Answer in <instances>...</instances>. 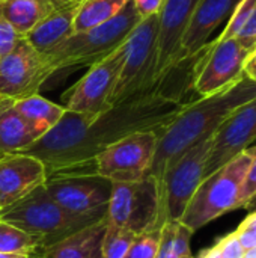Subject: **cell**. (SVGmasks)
I'll list each match as a JSON object with an SVG mask.
<instances>
[{
	"label": "cell",
	"instance_id": "obj_1",
	"mask_svg": "<svg viewBox=\"0 0 256 258\" xmlns=\"http://www.w3.org/2000/svg\"><path fill=\"white\" fill-rule=\"evenodd\" d=\"M195 59L178 62L155 88L113 104L98 116L66 110L57 125L24 153L42 160L48 177L95 172L94 162L107 147L131 133H160L192 101Z\"/></svg>",
	"mask_w": 256,
	"mask_h": 258
},
{
	"label": "cell",
	"instance_id": "obj_2",
	"mask_svg": "<svg viewBox=\"0 0 256 258\" xmlns=\"http://www.w3.org/2000/svg\"><path fill=\"white\" fill-rule=\"evenodd\" d=\"M256 97V82L246 74L229 88L187 103L158 133L149 174L157 186L164 171L186 151L211 138L220 124L241 104Z\"/></svg>",
	"mask_w": 256,
	"mask_h": 258
},
{
	"label": "cell",
	"instance_id": "obj_3",
	"mask_svg": "<svg viewBox=\"0 0 256 258\" xmlns=\"http://www.w3.org/2000/svg\"><path fill=\"white\" fill-rule=\"evenodd\" d=\"M140 20V15L130 0L121 14L110 21L84 32L72 33L56 47L42 53L45 63L51 74L72 67H91L121 47Z\"/></svg>",
	"mask_w": 256,
	"mask_h": 258
},
{
	"label": "cell",
	"instance_id": "obj_4",
	"mask_svg": "<svg viewBox=\"0 0 256 258\" xmlns=\"http://www.w3.org/2000/svg\"><path fill=\"white\" fill-rule=\"evenodd\" d=\"M106 216L74 215L54 203L44 190V186L38 187L12 207L0 212L2 221L39 237L44 249L68 239Z\"/></svg>",
	"mask_w": 256,
	"mask_h": 258
},
{
	"label": "cell",
	"instance_id": "obj_5",
	"mask_svg": "<svg viewBox=\"0 0 256 258\" xmlns=\"http://www.w3.org/2000/svg\"><path fill=\"white\" fill-rule=\"evenodd\" d=\"M252 156L246 150L229 163L205 177L192 197L181 222L193 233L214 219L240 209V197Z\"/></svg>",
	"mask_w": 256,
	"mask_h": 258
},
{
	"label": "cell",
	"instance_id": "obj_6",
	"mask_svg": "<svg viewBox=\"0 0 256 258\" xmlns=\"http://www.w3.org/2000/svg\"><path fill=\"white\" fill-rule=\"evenodd\" d=\"M158 15L142 18L124 44V60L110 106L143 94L160 82L157 73Z\"/></svg>",
	"mask_w": 256,
	"mask_h": 258
},
{
	"label": "cell",
	"instance_id": "obj_7",
	"mask_svg": "<svg viewBox=\"0 0 256 258\" xmlns=\"http://www.w3.org/2000/svg\"><path fill=\"white\" fill-rule=\"evenodd\" d=\"M211 138L199 142L177 159L158 183V227L167 221H181L192 197L205 178V165Z\"/></svg>",
	"mask_w": 256,
	"mask_h": 258
},
{
	"label": "cell",
	"instance_id": "obj_8",
	"mask_svg": "<svg viewBox=\"0 0 256 258\" xmlns=\"http://www.w3.org/2000/svg\"><path fill=\"white\" fill-rule=\"evenodd\" d=\"M158 186L151 175L134 183H113L107 206V225L136 234L158 227Z\"/></svg>",
	"mask_w": 256,
	"mask_h": 258
},
{
	"label": "cell",
	"instance_id": "obj_9",
	"mask_svg": "<svg viewBox=\"0 0 256 258\" xmlns=\"http://www.w3.org/2000/svg\"><path fill=\"white\" fill-rule=\"evenodd\" d=\"M250 50L235 38H217L208 42L195 59L193 91L199 97L220 92L244 76V63Z\"/></svg>",
	"mask_w": 256,
	"mask_h": 258
},
{
	"label": "cell",
	"instance_id": "obj_10",
	"mask_svg": "<svg viewBox=\"0 0 256 258\" xmlns=\"http://www.w3.org/2000/svg\"><path fill=\"white\" fill-rule=\"evenodd\" d=\"M157 142L158 132L131 133L100 153L94 169L112 183L140 181L149 174Z\"/></svg>",
	"mask_w": 256,
	"mask_h": 258
},
{
	"label": "cell",
	"instance_id": "obj_11",
	"mask_svg": "<svg viewBox=\"0 0 256 258\" xmlns=\"http://www.w3.org/2000/svg\"><path fill=\"white\" fill-rule=\"evenodd\" d=\"M124 44L104 59L92 63L89 71L63 94L62 106L66 110L98 116L110 107V100L122 68Z\"/></svg>",
	"mask_w": 256,
	"mask_h": 258
},
{
	"label": "cell",
	"instance_id": "obj_12",
	"mask_svg": "<svg viewBox=\"0 0 256 258\" xmlns=\"http://www.w3.org/2000/svg\"><path fill=\"white\" fill-rule=\"evenodd\" d=\"M112 189L113 183L97 172L53 175L44 184V190L54 203L80 216H106Z\"/></svg>",
	"mask_w": 256,
	"mask_h": 258
},
{
	"label": "cell",
	"instance_id": "obj_13",
	"mask_svg": "<svg viewBox=\"0 0 256 258\" xmlns=\"http://www.w3.org/2000/svg\"><path fill=\"white\" fill-rule=\"evenodd\" d=\"M51 76L44 54L24 36L15 50L0 60V100L17 101L39 94Z\"/></svg>",
	"mask_w": 256,
	"mask_h": 258
},
{
	"label": "cell",
	"instance_id": "obj_14",
	"mask_svg": "<svg viewBox=\"0 0 256 258\" xmlns=\"http://www.w3.org/2000/svg\"><path fill=\"white\" fill-rule=\"evenodd\" d=\"M256 139V97L237 107L211 136L205 177L240 156Z\"/></svg>",
	"mask_w": 256,
	"mask_h": 258
},
{
	"label": "cell",
	"instance_id": "obj_15",
	"mask_svg": "<svg viewBox=\"0 0 256 258\" xmlns=\"http://www.w3.org/2000/svg\"><path fill=\"white\" fill-rule=\"evenodd\" d=\"M48 178L47 168L27 153L0 156V212L24 200Z\"/></svg>",
	"mask_w": 256,
	"mask_h": 258
},
{
	"label": "cell",
	"instance_id": "obj_16",
	"mask_svg": "<svg viewBox=\"0 0 256 258\" xmlns=\"http://www.w3.org/2000/svg\"><path fill=\"white\" fill-rule=\"evenodd\" d=\"M199 0H166L158 14L157 73L161 77L180 62L181 41Z\"/></svg>",
	"mask_w": 256,
	"mask_h": 258
},
{
	"label": "cell",
	"instance_id": "obj_17",
	"mask_svg": "<svg viewBox=\"0 0 256 258\" xmlns=\"http://www.w3.org/2000/svg\"><path fill=\"white\" fill-rule=\"evenodd\" d=\"M240 0H199L181 41L180 62L195 57L219 26L229 20Z\"/></svg>",
	"mask_w": 256,
	"mask_h": 258
},
{
	"label": "cell",
	"instance_id": "obj_18",
	"mask_svg": "<svg viewBox=\"0 0 256 258\" xmlns=\"http://www.w3.org/2000/svg\"><path fill=\"white\" fill-rule=\"evenodd\" d=\"M81 0H66L54 8L29 35L26 39L41 53L56 47L74 33V20Z\"/></svg>",
	"mask_w": 256,
	"mask_h": 258
},
{
	"label": "cell",
	"instance_id": "obj_19",
	"mask_svg": "<svg viewBox=\"0 0 256 258\" xmlns=\"http://www.w3.org/2000/svg\"><path fill=\"white\" fill-rule=\"evenodd\" d=\"M106 218L80 230L68 239L42 249L45 258H103Z\"/></svg>",
	"mask_w": 256,
	"mask_h": 258
},
{
	"label": "cell",
	"instance_id": "obj_20",
	"mask_svg": "<svg viewBox=\"0 0 256 258\" xmlns=\"http://www.w3.org/2000/svg\"><path fill=\"white\" fill-rule=\"evenodd\" d=\"M39 136L14 109L12 101L0 103V156L24 153Z\"/></svg>",
	"mask_w": 256,
	"mask_h": 258
},
{
	"label": "cell",
	"instance_id": "obj_21",
	"mask_svg": "<svg viewBox=\"0 0 256 258\" xmlns=\"http://www.w3.org/2000/svg\"><path fill=\"white\" fill-rule=\"evenodd\" d=\"M59 0H0V15L23 36L29 35L47 15H50Z\"/></svg>",
	"mask_w": 256,
	"mask_h": 258
},
{
	"label": "cell",
	"instance_id": "obj_22",
	"mask_svg": "<svg viewBox=\"0 0 256 258\" xmlns=\"http://www.w3.org/2000/svg\"><path fill=\"white\" fill-rule=\"evenodd\" d=\"M12 106L21 115V118L35 130L39 139L51 128H54L66 112L62 104H56L41 97L39 94L12 101Z\"/></svg>",
	"mask_w": 256,
	"mask_h": 258
},
{
	"label": "cell",
	"instance_id": "obj_23",
	"mask_svg": "<svg viewBox=\"0 0 256 258\" xmlns=\"http://www.w3.org/2000/svg\"><path fill=\"white\" fill-rule=\"evenodd\" d=\"M130 0H81L74 20V33L89 30L115 18Z\"/></svg>",
	"mask_w": 256,
	"mask_h": 258
},
{
	"label": "cell",
	"instance_id": "obj_24",
	"mask_svg": "<svg viewBox=\"0 0 256 258\" xmlns=\"http://www.w3.org/2000/svg\"><path fill=\"white\" fill-rule=\"evenodd\" d=\"M193 231L181 221H167L160 230L155 258H192L190 242Z\"/></svg>",
	"mask_w": 256,
	"mask_h": 258
},
{
	"label": "cell",
	"instance_id": "obj_25",
	"mask_svg": "<svg viewBox=\"0 0 256 258\" xmlns=\"http://www.w3.org/2000/svg\"><path fill=\"white\" fill-rule=\"evenodd\" d=\"M44 249L39 237L0 219V252L33 255Z\"/></svg>",
	"mask_w": 256,
	"mask_h": 258
},
{
	"label": "cell",
	"instance_id": "obj_26",
	"mask_svg": "<svg viewBox=\"0 0 256 258\" xmlns=\"http://www.w3.org/2000/svg\"><path fill=\"white\" fill-rule=\"evenodd\" d=\"M136 236L130 230L107 225L103 240V258H125Z\"/></svg>",
	"mask_w": 256,
	"mask_h": 258
},
{
	"label": "cell",
	"instance_id": "obj_27",
	"mask_svg": "<svg viewBox=\"0 0 256 258\" xmlns=\"http://www.w3.org/2000/svg\"><path fill=\"white\" fill-rule=\"evenodd\" d=\"M160 230L161 228H155L137 234L125 258H155L160 240Z\"/></svg>",
	"mask_w": 256,
	"mask_h": 258
},
{
	"label": "cell",
	"instance_id": "obj_28",
	"mask_svg": "<svg viewBox=\"0 0 256 258\" xmlns=\"http://www.w3.org/2000/svg\"><path fill=\"white\" fill-rule=\"evenodd\" d=\"M247 151L252 156V163L249 166V171L243 183L241 197H240V209L250 207L256 204V147H249Z\"/></svg>",
	"mask_w": 256,
	"mask_h": 258
},
{
	"label": "cell",
	"instance_id": "obj_29",
	"mask_svg": "<svg viewBox=\"0 0 256 258\" xmlns=\"http://www.w3.org/2000/svg\"><path fill=\"white\" fill-rule=\"evenodd\" d=\"M24 36L18 33L2 15H0V60L15 50Z\"/></svg>",
	"mask_w": 256,
	"mask_h": 258
},
{
	"label": "cell",
	"instance_id": "obj_30",
	"mask_svg": "<svg viewBox=\"0 0 256 258\" xmlns=\"http://www.w3.org/2000/svg\"><path fill=\"white\" fill-rule=\"evenodd\" d=\"M235 234L244 249L256 248V212L250 213L235 230Z\"/></svg>",
	"mask_w": 256,
	"mask_h": 258
},
{
	"label": "cell",
	"instance_id": "obj_31",
	"mask_svg": "<svg viewBox=\"0 0 256 258\" xmlns=\"http://www.w3.org/2000/svg\"><path fill=\"white\" fill-rule=\"evenodd\" d=\"M217 248H219V254L220 258H243L244 255V248L243 245L240 243L235 231L225 236L223 239H220L217 243Z\"/></svg>",
	"mask_w": 256,
	"mask_h": 258
},
{
	"label": "cell",
	"instance_id": "obj_32",
	"mask_svg": "<svg viewBox=\"0 0 256 258\" xmlns=\"http://www.w3.org/2000/svg\"><path fill=\"white\" fill-rule=\"evenodd\" d=\"M235 39L250 51L256 47V6L253 8L249 20L246 21L244 27L241 29V32L238 33V36Z\"/></svg>",
	"mask_w": 256,
	"mask_h": 258
},
{
	"label": "cell",
	"instance_id": "obj_33",
	"mask_svg": "<svg viewBox=\"0 0 256 258\" xmlns=\"http://www.w3.org/2000/svg\"><path fill=\"white\" fill-rule=\"evenodd\" d=\"M140 18H148L151 15H158L166 0H131Z\"/></svg>",
	"mask_w": 256,
	"mask_h": 258
},
{
	"label": "cell",
	"instance_id": "obj_34",
	"mask_svg": "<svg viewBox=\"0 0 256 258\" xmlns=\"http://www.w3.org/2000/svg\"><path fill=\"white\" fill-rule=\"evenodd\" d=\"M244 74L256 82V47L249 53L246 63H244Z\"/></svg>",
	"mask_w": 256,
	"mask_h": 258
},
{
	"label": "cell",
	"instance_id": "obj_35",
	"mask_svg": "<svg viewBox=\"0 0 256 258\" xmlns=\"http://www.w3.org/2000/svg\"><path fill=\"white\" fill-rule=\"evenodd\" d=\"M196 258H220L217 245H214V246H211V248H208V249L202 251V252H201V254H199Z\"/></svg>",
	"mask_w": 256,
	"mask_h": 258
},
{
	"label": "cell",
	"instance_id": "obj_36",
	"mask_svg": "<svg viewBox=\"0 0 256 258\" xmlns=\"http://www.w3.org/2000/svg\"><path fill=\"white\" fill-rule=\"evenodd\" d=\"M32 255H18V254H6L0 252V258H30Z\"/></svg>",
	"mask_w": 256,
	"mask_h": 258
},
{
	"label": "cell",
	"instance_id": "obj_37",
	"mask_svg": "<svg viewBox=\"0 0 256 258\" xmlns=\"http://www.w3.org/2000/svg\"><path fill=\"white\" fill-rule=\"evenodd\" d=\"M243 258H256V248L246 249V251H244V255H243Z\"/></svg>",
	"mask_w": 256,
	"mask_h": 258
},
{
	"label": "cell",
	"instance_id": "obj_38",
	"mask_svg": "<svg viewBox=\"0 0 256 258\" xmlns=\"http://www.w3.org/2000/svg\"><path fill=\"white\" fill-rule=\"evenodd\" d=\"M30 258H45V257L42 255V251H41V252H36V254H33V255H32Z\"/></svg>",
	"mask_w": 256,
	"mask_h": 258
},
{
	"label": "cell",
	"instance_id": "obj_39",
	"mask_svg": "<svg viewBox=\"0 0 256 258\" xmlns=\"http://www.w3.org/2000/svg\"><path fill=\"white\" fill-rule=\"evenodd\" d=\"M0 101H3V100H0Z\"/></svg>",
	"mask_w": 256,
	"mask_h": 258
},
{
	"label": "cell",
	"instance_id": "obj_40",
	"mask_svg": "<svg viewBox=\"0 0 256 258\" xmlns=\"http://www.w3.org/2000/svg\"><path fill=\"white\" fill-rule=\"evenodd\" d=\"M192 258H195V257H192Z\"/></svg>",
	"mask_w": 256,
	"mask_h": 258
},
{
	"label": "cell",
	"instance_id": "obj_41",
	"mask_svg": "<svg viewBox=\"0 0 256 258\" xmlns=\"http://www.w3.org/2000/svg\"><path fill=\"white\" fill-rule=\"evenodd\" d=\"M0 103H2V101H0Z\"/></svg>",
	"mask_w": 256,
	"mask_h": 258
}]
</instances>
